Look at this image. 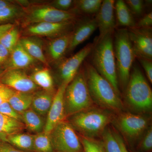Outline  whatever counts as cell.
Returning a JSON list of instances; mask_svg holds the SVG:
<instances>
[{
	"mask_svg": "<svg viewBox=\"0 0 152 152\" xmlns=\"http://www.w3.org/2000/svg\"><path fill=\"white\" fill-rule=\"evenodd\" d=\"M111 121V117L107 112L90 108L73 115L71 126L91 138L103 133Z\"/></svg>",
	"mask_w": 152,
	"mask_h": 152,
	"instance_id": "8992f818",
	"label": "cell"
},
{
	"mask_svg": "<svg viewBox=\"0 0 152 152\" xmlns=\"http://www.w3.org/2000/svg\"><path fill=\"white\" fill-rule=\"evenodd\" d=\"M25 10L15 5L0 9V25L8 23L7 22L23 17Z\"/></svg>",
	"mask_w": 152,
	"mask_h": 152,
	"instance_id": "f546056e",
	"label": "cell"
},
{
	"mask_svg": "<svg viewBox=\"0 0 152 152\" xmlns=\"http://www.w3.org/2000/svg\"><path fill=\"white\" fill-rule=\"evenodd\" d=\"M72 31L53 38L49 42L47 46V50L49 57L52 61L60 63L62 61L65 55L67 52Z\"/></svg>",
	"mask_w": 152,
	"mask_h": 152,
	"instance_id": "ac0fdd59",
	"label": "cell"
},
{
	"mask_svg": "<svg viewBox=\"0 0 152 152\" xmlns=\"http://www.w3.org/2000/svg\"><path fill=\"white\" fill-rule=\"evenodd\" d=\"M29 77L38 87L45 91L53 93V80L48 69L46 68L37 69Z\"/></svg>",
	"mask_w": 152,
	"mask_h": 152,
	"instance_id": "7402d4cb",
	"label": "cell"
},
{
	"mask_svg": "<svg viewBox=\"0 0 152 152\" xmlns=\"http://www.w3.org/2000/svg\"><path fill=\"white\" fill-rule=\"evenodd\" d=\"M67 85L61 83L55 93L44 127V132L48 134H50L52 130L59 123L63 121L66 116L64 94Z\"/></svg>",
	"mask_w": 152,
	"mask_h": 152,
	"instance_id": "9a60e30c",
	"label": "cell"
},
{
	"mask_svg": "<svg viewBox=\"0 0 152 152\" xmlns=\"http://www.w3.org/2000/svg\"><path fill=\"white\" fill-rule=\"evenodd\" d=\"M140 149L144 152L151 151L152 149V129L150 128L142 140L140 145Z\"/></svg>",
	"mask_w": 152,
	"mask_h": 152,
	"instance_id": "d590c367",
	"label": "cell"
},
{
	"mask_svg": "<svg viewBox=\"0 0 152 152\" xmlns=\"http://www.w3.org/2000/svg\"><path fill=\"white\" fill-rule=\"evenodd\" d=\"M0 113L23 123V118L21 114L16 111L8 102H5L0 105Z\"/></svg>",
	"mask_w": 152,
	"mask_h": 152,
	"instance_id": "836d02e7",
	"label": "cell"
},
{
	"mask_svg": "<svg viewBox=\"0 0 152 152\" xmlns=\"http://www.w3.org/2000/svg\"><path fill=\"white\" fill-rule=\"evenodd\" d=\"M114 0H103L99 10L95 15L99 35L95 41H99L110 34H113L117 27Z\"/></svg>",
	"mask_w": 152,
	"mask_h": 152,
	"instance_id": "8fae6325",
	"label": "cell"
},
{
	"mask_svg": "<svg viewBox=\"0 0 152 152\" xmlns=\"http://www.w3.org/2000/svg\"><path fill=\"white\" fill-rule=\"evenodd\" d=\"M15 91L2 84H0V105L8 102L10 98Z\"/></svg>",
	"mask_w": 152,
	"mask_h": 152,
	"instance_id": "8d00e7d4",
	"label": "cell"
},
{
	"mask_svg": "<svg viewBox=\"0 0 152 152\" xmlns=\"http://www.w3.org/2000/svg\"><path fill=\"white\" fill-rule=\"evenodd\" d=\"M94 47V42L88 44L75 54L59 63L58 71L62 83L68 85L73 80Z\"/></svg>",
	"mask_w": 152,
	"mask_h": 152,
	"instance_id": "9c48e42d",
	"label": "cell"
},
{
	"mask_svg": "<svg viewBox=\"0 0 152 152\" xmlns=\"http://www.w3.org/2000/svg\"><path fill=\"white\" fill-rule=\"evenodd\" d=\"M14 27L15 25L11 23L0 25V40L6 33Z\"/></svg>",
	"mask_w": 152,
	"mask_h": 152,
	"instance_id": "b9f144b4",
	"label": "cell"
},
{
	"mask_svg": "<svg viewBox=\"0 0 152 152\" xmlns=\"http://www.w3.org/2000/svg\"><path fill=\"white\" fill-rule=\"evenodd\" d=\"M0 152H27L19 149L7 142L0 141Z\"/></svg>",
	"mask_w": 152,
	"mask_h": 152,
	"instance_id": "60d3db41",
	"label": "cell"
},
{
	"mask_svg": "<svg viewBox=\"0 0 152 152\" xmlns=\"http://www.w3.org/2000/svg\"><path fill=\"white\" fill-rule=\"evenodd\" d=\"M115 135L116 137L117 140H118V142L119 143L120 147H121V152H129L127 149L126 147V145L124 142L123 139L119 136L117 135L116 134H115Z\"/></svg>",
	"mask_w": 152,
	"mask_h": 152,
	"instance_id": "7bdbcfd3",
	"label": "cell"
},
{
	"mask_svg": "<svg viewBox=\"0 0 152 152\" xmlns=\"http://www.w3.org/2000/svg\"><path fill=\"white\" fill-rule=\"evenodd\" d=\"M74 2L72 0H55L52 2L50 6L59 10L66 12L72 9Z\"/></svg>",
	"mask_w": 152,
	"mask_h": 152,
	"instance_id": "e575fe53",
	"label": "cell"
},
{
	"mask_svg": "<svg viewBox=\"0 0 152 152\" xmlns=\"http://www.w3.org/2000/svg\"><path fill=\"white\" fill-rule=\"evenodd\" d=\"M9 143L23 151H34V137L31 135L19 133L7 137Z\"/></svg>",
	"mask_w": 152,
	"mask_h": 152,
	"instance_id": "484cf974",
	"label": "cell"
},
{
	"mask_svg": "<svg viewBox=\"0 0 152 152\" xmlns=\"http://www.w3.org/2000/svg\"><path fill=\"white\" fill-rule=\"evenodd\" d=\"M84 71L88 88L93 100L100 105L115 111L123 108L120 96L113 87L101 75L90 62L85 61Z\"/></svg>",
	"mask_w": 152,
	"mask_h": 152,
	"instance_id": "6da1fadb",
	"label": "cell"
},
{
	"mask_svg": "<svg viewBox=\"0 0 152 152\" xmlns=\"http://www.w3.org/2000/svg\"><path fill=\"white\" fill-rule=\"evenodd\" d=\"M128 103L138 111L147 112L152 107V91L149 84L137 64L133 65L126 88Z\"/></svg>",
	"mask_w": 152,
	"mask_h": 152,
	"instance_id": "5b68a950",
	"label": "cell"
},
{
	"mask_svg": "<svg viewBox=\"0 0 152 152\" xmlns=\"http://www.w3.org/2000/svg\"><path fill=\"white\" fill-rule=\"evenodd\" d=\"M37 61L26 51L19 42L11 51L6 70L23 69L33 65Z\"/></svg>",
	"mask_w": 152,
	"mask_h": 152,
	"instance_id": "e0dca14e",
	"label": "cell"
},
{
	"mask_svg": "<svg viewBox=\"0 0 152 152\" xmlns=\"http://www.w3.org/2000/svg\"><path fill=\"white\" fill-rule=\"evenodd\" d=\"M81 143L85 152H105L102 143L99 142L91 138H83Z\"/></svg>",
	"mask_w": 152,
	"mask_h": 152,
	"instance_id": "1f68e13d",
	"label": "cell"
},
{
	"mask_svg": "<svg viewBox=\"0 0 152 152\" xmlns=\"http://www.w3.org/2000/svg\"><path fill=\"white\" fill-rule=\"evenodd\" d=\"M14 5L15 4L12 2L5 0H0V9L11 7Z\"/></svg>",
	"mask_w": 152,
	"mask_h": 152,
	"instance_id": "ee69618b",
	"label": "cell"
},
{
	"mask_svg": "<svg viewBox=\"0 0 152 152\" xmlns=\"http://www.w3.org/2000/svg\"><path fill=\"white\" fill-rule=\"evenodd\" d=\"M77 22L33 24L27 26L26 33L31 36L56 38L72 31Z\"/></svg>",
	"mask_w": 152,
	"mask_h": 152,
	"instance_id": "5bb4252c",
	"label": "cell"
},
{
	"mask_svg": "<svg viewBox=\"0 0 152 152\" xmlns=\"http://www.w3.org/2000/svg\"><path fill=\"white\" fill-rule=\"evenodd\" d=\"M20 32L17 28L14 27L6 33L0 40V43L10 52H11L18 43Z\"/></svg>",
	"mask_w": 152,
	"mask_h": 152,
	"instance_id": "4dcf8cb0",
	"label": "cell"
},
{
	"mask_svg": "<svg viewBox=\"0 0 152 152\" xmlns=\"http://www.w3.org/2000/svg\"><path fill=\"white\" fill-rule=\"evenodd\" d=\"M115 13L117 25L130 28L136 26V21L124 1H115Z\"/></svg>",
	"mask_w": 152,
	"mask_h": 152,
	"instance_id": "44dd1931",
	"label": "cell"
},
{
	"mask_svg": "<svg viewBox=\"0 0 152 152\" xmlns=\"http://www.w3.org/2000/svg\"><path fill=\"white\" fill-rule=\"evenodd\" d=\"M116 124L123 134L133 140L138 137L147 129L148 121L141 115L124 113L118 117Z\"/></svg>",
	"mask_w": 152,
	"mask_h": 152,
	"instance_id": "7c38bea8",
	"label": "cell"
},
{
	"mask_svg": "<svg viewBox=\"0 0 152 152\" xmlns=\"http://www.w3.org/2000/svg\"><path fill=\"white\" fill-rule=\"evenodd\" d=\"M19 42L32 58L37 61L48 66V63L44 54L42 41L34 37H25L19 40Z\"/></svg>",
	"mask_w": 152,
	"mask_h": 152,
	"instance_id": "d6986e66",
	"label": "cell"
},
{
	"mask_svg": "<svg viewBox=\"0 0 152 152\" xmlns=\"http://www.w3.org/2000/svg\"><path fill=\"white\" fill-rule=\"evenodd\" d=\"M49 135L56 152H81L83 149L81 142L69 123L64 121L59 123Z\"/></svg>",
	"mask_w": 152,
	"mask_h": 152,
	"instance_id": "ba28073f",
	"label": "cell"
},
{
	"mask_svg": "<svg viewBox=\"0 0 152 152\" xmlns=\"http://www.w3.org/2000/svg\"><path fill=\"white\" fill-rule=\"evenodd\" d=\"M103 0L74 1L72 10L83 16L96 15L100 8Z\"/></svg>",
	"mask_w": 152,
	"mask_h": 152,
	"instance_id": "d4e9b609",
	"label": "cell"
},
{
	"mask_svg": "<svg viewBox=\"0 0 152 152\" xmlns=\"http://www.w3.org/2000/svg\"><path fill=\"white\" fill-rule=\"evenodd\" d=\"M113 34H110L99 41H95L91 53V64L95 69L104 77L120 95L114 54Z\"/></svg>",
	"mask_w": 152,
	"mask_h": 152,
	"instance_id": "7a4b0ae2",
	"label": "cell"
},
{
	"mask_svg": "<svg viewBox=\"0 0 152 152\" xmlns=\"http://www.w3.org/2000/svg\"><path fill=\"white\" fill-rule=\"evenodd\" d=\"M2 74V73H1V72H0V76H1V75Z\"/></svg>",
	"mask_w": 152,
	"mask_h": 152,
	"instance_id": "bcb514c9",
	"label": "cell"
},
{
	"mask_svg": "<svg viewBox=\"0 0 152 152\" xmlns=\"http://www.w3.org/2000/svg\"><path fill=\"white\" fill-rule=\"evenodd\" d=\"M34 93L15 91L9 99L8 102L16 111L21 114L31 107Z\"/></svg>",
	"mask_w": 152,
	"mask_h": 152,
	"instance_id": "603a6c76",
	"label": "cell"
},
{
	"mask_svg": "<svg viewBox=\"0 0 152 152\" xmlns=\"http://www.w3.org/2000/svg\"><path fill=\"white\" fill-rule=\"evenodd\" d=\"M152 26V12L144 15L141 17L137 22H136V27L138 28H151Z\"/></svg>",
	"mask_w": 152,
	"mask_h": 152,
	"instance_id": "f35d334b",
	"label": "cell"
},
{
	"mask_svg": "<svg viewBox=\"0 0 152 152\" xmlns=\"http://www.w3.org/2000/svg\"><path fill=\"white\" fill-rule=\"evenodd\" d=\"M34 137V151L37 152H53L50 135L44 132L38 133Z\"/></svg>",
	"mask_w": 152,
	"mask_h": 152,
	"instance_id": "83f0119b",
	"label": "cell"
},
{
	"mask_svg": "<svg viewBox=\"0 0 152 152\" xmlns=\"http://www.w3.org/2000/svg\"><path fill=\"white\" fill-rule=\"evenodd\" d=\"M25 127L22 122L0 113V133L7 135L20 133Z\"/></svg>",
	"mask_w": 152,
	"mask_h": 152,
	"instance_id": "4316f807",
	"label": "cell"
},
{
	"mask_svg": "<svg viewBox=\"0 0 152 152\" xmlns=\"http://www.w3.org/2000/svg\"><path fill=\"white\" fill-rule=\"evenodd\" d=\"M54 96L53 93L45 90L35 92L31 106L32 110L40 115H47L51 106Z\"/></svg>",
	"mask_w": 152,
	"mask_h": 152,
	"instance_id": "ffe728a7",
	"label": "cell"
},
{
	"mask_svg": "<svg viewBox=\"0 0 152 152\" xmlns=\"http://www.w3.org/2000/svg\"><path fill=\"white\" fill-rule=\"evenodd\" d=\"M10 52L0 43V69L5 68L8 61Z\"/></svg>",
	"mask_w": 152,
	"mask_h": 152,
	"instance_id": "ab89813d",
	"label": "cell"
},
{
	"mask_svg": "<svg viewBox=\"0 0 152 152\" xmlns=\"http://www.w3.org/2000/svg\"><path fill=\"white\" fill-rule=\"evenodd\" d=\"M1 83L16 91L33 93L39 87L23 69L7 70L0 76Z\"/></svg>",
	"mask_w": 152,
	"mask_h": 152,
	"instance_id": "4fadbf2b",
	"label": "cell"
},
{
	"mask_svg": "<svg viewBox=\"0 0 152 152\" xmlns=\"http://www.w3.org/2000/svg\"><path fill=\"white\" fill-rule=\"evenodd\" d=\"M127 29L136 58L152 60V27L135 26Z\"/></svg>",
	"mask_w": 152,
	"mask_h": 152,
	"instance_id": "30bf717a",
	"label": "cell"
},
{
	"mask_svg": "<svg viewBox=\"0 0 152 152\" xmlns=\"http://www.w3.org/2000/svg\"><path fill=\"white\" fill-rule=\"evenodd\" d=\"M7 137V135L5 134L0 133V141L7 142H8Z\"/></svg>",
	"mask_w": 152,
	"mask_h": 152,
	"instance_id": "f6af8a7d",
	"label": "cell"
},
{
	"mask_svg": "<svg viewBox=\"0 0 152 152\" xmlns=\"http://www.w3.org/2000/svg\"><path fill=\"white\" fill-rule=\"evenodd\" d=\"M102 145L105 152H121V147L115 133L106 129L102 133Z\"/></svg>",
	"mask_w": 152,
	"mask_h": 152,
	"instance_id": "f1b7e54d",
	"label": "cell"
},
{
	"mask_svg": "<svg viewBox=\"0 0 152 152\" xmlns=\"http://www.w3.org/2000/svg\"><path fill=\"white\" fill-rule=\"evenodd\" d=\"M21 115L23 123L29 130L36 134L42 132L45 122L42 116L31 108L23 112Z\"/></svg>",
	"mask_w": 152,
	"mask_h": 152,
	"instance_id": "cb8c5ba5",
	"label": "cell"
},
{
	"mask_svg": "<svg viewBox=\"0 0 152 152\" xmlns=\"http://www.w3.org/2000/svg\"><path fill=\"white\" fill-rule=\"evenodd\" d=\"M97 29L95 17L85 16L79 20L73 31L67 53L73 51L76 47L88 39Z\"/></svg>",
	"mask_w": 152,
	"mask_h": 152,
	"instance_id": "2e32d148",
	"label": "cell"
},
{
	"mask_svg": "<svg viewBox=\"0 0 152 152\" xmlns=\"http://www.w3.org/2000/svg\"><path fill=\"white\" fill-rule=\"evenodd\" d=\"M114 54L118 81L123 88H126L131 71L136 59L128 29H117L113 34Z\"/></svg>",
	"mask_w": 152,
	"mask_h": 152,
	"instance_id": "3957f363",
	"label": "cell"
},
{
	"mask_svg": "<svg viewBox=\"0 0 152 152\" xmlns=\"http://www.w3.org/2000/svg\"><path fill=\"white\" fill-rule=\"evenodd\" d=\"M140 63L145 70L148 79L151 83H152V60L139 58H137Z\"/></svg>",
	"mask_w": 152,
	"mask_h": 152,
	"instance_id": "74e56055",
	"label": "cell"
},
{
	"mask_svg": "<svg viewBox=\"0 0 152 152\" xmlns=\"http://www.w3.org/2000/svg\"><path fill=\"white\" fill-rule=\"evenodd\" d=\"M93 104L82 65L73 80L66 87L64 94L65 116L74 115L90 109Z\"/></svg>",
	"mask_w": 152,
	"mask_h": 152,
	"instance_id": "277c9868",
	"label": "cell"
},
{
	"mask_svg": "<svg viewBox=\"0 0 152 152\" xmlns=\"http://www.w3.org/2000/svg\"><path fill=\"white\" fill-rule=\"evenodd\" d=\"M83 16L72 10H59L50 5L33 6L25 10L23 18L26 26L40 23H62L77 22Z\"/></svg>",
	"mask_w": 152,
	"mask_h": 152,
	"instance_id": "52a82bcc",
	"label": "cell"
},
{
	"mask_svg": "<svg viewBox=\"0 0 152 152\" xmlns=\"http://www.w3.org/2000/svg\"><path fill=\"white\" fill-rule=\"evenodd\" d=\"M131 12L134 16L140 18L142 16L145 7V1L143 0H126L124 1Z\"/></svg>",
	"mask_w": 152,
	"mask_h": 152,
	"instance_id": "d6a6232c",
	"label": "cell"
},
{
	"mask_svg": "<svg viewBox=\"0 0 152 152\" xmlns=\"http://www.w3.org/2000/svg\"><path fill=\"white\" fill-rule=\"evenodd\" d=\"M0 84H1V80H0Z\"/></svg>",
	"mask_w": 152,
	"mask_h": 152,
	"instance_id": "7dc6e473",
	"label": "cell"
}]
</instances>
